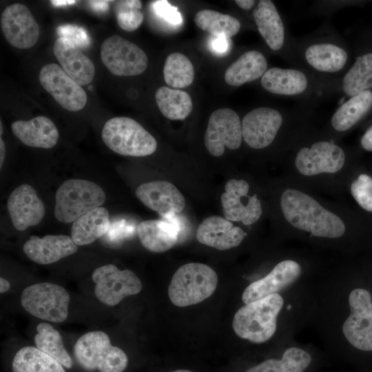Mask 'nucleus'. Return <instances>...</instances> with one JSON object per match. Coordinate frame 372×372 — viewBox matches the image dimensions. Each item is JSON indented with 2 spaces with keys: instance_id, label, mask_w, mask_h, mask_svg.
Returning <instances> with one entry per match:
<instances>
[{
  "instance_id": "obj_1",
  "label": "nucleus",
  "mask_w": 372,
  "mask_h": 372,
  "mask_svg": "<svg viewBox=\"0 0 372 372\" xmlns=\"http://www.w3.org/2000/svg\"><path fill=\"white\" fill-rule=\"evenodd\" d=\"M295 45L300 68L320 78L338 79L351 67L348 47L330 24L295 38Z\"/></svg>"
},
{
  "instance_id": "obj_2",
  "label": "nucleus",
  "mask_w": 372,
  "mask_h": 372,
  "mask_svg": "<svg viewBox=\"0 0 372 372\" xmlns=\"http://www.w3.org/2000/svg\"><path fill=\"white\" fill-rule=\"evenodd\" d=\"M280 206L288 223L314 236L337 238L345 232V225L338 216L299 190L285 189L281 195Z\"/></svg>"
},
{
  "instance_id": "obj_3",
  "label": "nucleus",
  "mask_w": 372,
  "mask_h": 372,
  "mask_svg": "<svg viewBox=\"0 0 372 372\" xmlns=\"http://www.w3.org/2000/svg\"><path fill=\"white\" fill-rule=\"evenodd\" d=\"M260 79L265 91L278 96L313 102L331 95L326 79L296 67L270 68Z\"/></svg>"
},
{
  "instance_id": "obj_4",
  "label": "nucleus",
  "mask_w": 372,
  "mask_h": 372,
  "mask_svg": "<svg viewBox=\"0 0 372 372\" xmlns=\"http://www.w3.org/2000/svg\"><path fill=\"white\" fill-rule=\"evenodd\" d=\"M283 299L273 293L245 304L235 313L232 327L241 338L254 343L269 340L276 329V318L283 306Z\"/></svg>"
},
{
  "instance_id": "obj_5",
  "label": "nucleus",
  "mask_w": 372,
  "mask_h": 372,
  "mask_svg": "<svg viewBox=\"0 0 372 372\" xmlns=\"http://www.w3.org/2000/svg\"><path fill=\"white\" fill-rule=\"evenodd\" d=\"M218 285L216 271L208 265L189 262L174 273L168 287L171 302L177 307L198 304L211 296Z\"/></svg>"
},
{
  "instance_id": "obj_6",
  "label": "nucleus",
  "mask_w": 372,
  "mask_h": 372,
  "mask_svg": "<svg viewBox=\"0 0 372 372\" xmlns=\"http://www.w3.org/2000/svg\"><path fill=\"white\" fill-rule=\"evenodd\" d=\"M74 354L79 364L87 371L123 372L128 363L125 353L112 346L107 334L101 331L81 336L74 346Z\"/></svg>"
},
{
  "instance_id": "obj_7",
  "label": "nucleus",
  "mask_w": 372,
  "mask_h": 372,
  "mask_svg": "<svg viewBox=\"0 0 372 372\" xmlns=\"http://www.w3.org/2000/svg\"><path fill=\"white\" fill-rule=\"evenodd\" d=\"M106 198L103 189L87 180H67L58 188L54 214L63 223H70L85 213L101 207Z\"/></svg>"
},
{
  "instance_id": "obj_8",
  "label": "nucleus",
  "mask_w": 372,
  "mask_h": 372,
  "mask_svg": "<svg viewBox=\"0 0 372 372\" xmlns=\"http://www.w3.org/2000/svg\"><path fill=\"white\" fill-rule=\"evenodd\" d=\"M103 142L113 152L130 156H145L153 154L157 142L135 120L118 116L109 119L101 132Z\"/></svg>"
},
{
  "instance_id": "obj_9",
  "label": "nucleus",
  "mask_w": 372,
  "mask_h": 372,
  "mask_svg": "<svg viewBox=\"0 0 372 372\" xmlns=\"http://www.w3.org/2000/svg\"><path fill=\"white\" fill-rule=\"evenodd\" d=\"M257 29L269 49L285 61L298 68L295 38L289 33L286 20L271 0H260L252 11Z\"/></svg>"
},
{
  "instance_id": "obj_10",
  "label": "nucleus",
  "mask_w": 372,
  "mask_h": 372,
  "mask_svg": "<svg viewBox=\"0 0 372 372\" xmlns=\"http://www.w3.org/2000/svg\"><path fill=\"white\" fill-rule=\"evenodd\" d=\"M70 296L61 286L40 282L27 287L21 295L23 308L41 320L62 322L68 315Z\"/></svg>"
},
{
  "instance_id": "obj_11",
  "label": "nucleus",
  "mask_w": 372,
  "mask_h": 372,
  "mask_svg": "<svg viewBox=\"0 0 372 372\" xmlns=\"http://www.w3.org/2000/svg\"><path fill=\"white\" fill-rule=\"evenodd\" d=\"M92 278L95 283L94 294L102 303L115 306L123 298L136 295L142 289V282L131 270H120L112 264L96 268Z\"/></svg>"
},
{
  "instance_id": "obj_12",
  "label": "nucleus",
  "mask_w": 372,
  "mask_h": 372,
  "mask_svg": "<svg viewBox=\"0 0 372 372\" xmlns=\"http://www.w3.org/2000/svg\"><path fill=\"white\" fill-rule=\"evenodd\" d=\"M101 61L116 76H136L147 66V56L135 43L118 35L106 39L101 47Z\"/></svg>"
},
{
  "instance_id": "obj_13",
  "label": "nucleus",
  "mask_w": 372,
  "mask_h": 372,
  "mask_svg": "<svg viewBox=\"0 0 372 372\" xmlns=\"http://www.w3.org/2000/svg\"><path fill=\"white\" fill-rule=\"evenodd\" d=\"M287 114L280 109L269 106L254 108L242 120V139L252 149H261L275 141Z\"/></svg>"
},
{
  "instance_id": "obj_14",
  "label": "nucleus",
  "mask_w": 372,
  "mask_h": 372,
  "mask_svg": "<svg viewBox=\"0 0 372 372\" xmlns=\"http://www.w3.org/2000/svg\"><path fill=\"white\" fill-rule=\"evenodd\" d=\"M351 313L342 325V332L355 348L372 351V298L364 289L353 290L349 296Z\"/></svg>"
},
{
  "instance_id": "obj_15",
  "label": "nucleus",
  "mask_w": 372,
  "mask_h": 372,
  "mask_svg": "<svg viewBox=\"0 0 372 372\" xmlns=\"http://www.w3.org/2000/svg\"><path fill=\"white\" fill-rule=\"evenodd\" d=\"M346 161V154L338 145L329 141H317L300 147L296 155L295 165L304 176L340 171Z\"/></svg>"
},
{
  "instance_id": "obj_16",
  "label": "nucleus",
  "mask_w": 372,
  "mask_h": 372,
  "mask_svg": "<svg viewBox=\"0 0 372 372\" xmlns=\"http://www.w3.org/2000/svg\"><path fill=\"white\" fill-rule=\"evenodd\" d=\"M242 140V121L234 110L225 107L211 113L205 135V147L211 155L220 156L225 147L237 149Z\"/></svg>"
},
{
  "instance_id": "obj_17",
  "label": "nucleus",
  "mask_w": 372,
  "mask_h": 372,
  "mask_svg": "<svg viewBox=\"0 0 372 372\" xmlns=\"http://www.w3.org/2000/svg\"><path fill=\"white\" fill-rule=\"evenodd\" d=\"M43 87L64 109L77 112L87 103V95L81 86L56 63L43 66L39 72Z\"/></svg>"
},
{
  "instance_id": "obj_18",
  "label": "nucleus",
  "mask_w": 372,
  "mask_h": 372,
  "mask_svg": "<svg viewBox=\"0 0 372 372\" xmlns=\"http://www.w3.org/2000/svg\"><path fill=\"white\" fill-rule=\"evenodd\" d=\"M249 185L240 179H230L225 185L221 195L224 217L229 221L241 222L246 225L256 223L262 209L257 196H249Z\"/></svg>"
},
{
  "instance_id": "obj_19",
  "label": "nucleus",
  "mask_w": 372,
  "mask_h": 372,
  "mask_svg": "<svg viewBox=\"0 0 372 372\" xmlns=\"http://www.w3.org/2000/svg\"><path fill=\"white\" fill-rule=\"evenodd\" d=\"M1 27L7 41L17 48H30L39 37V25L28 7L22 3L12 4L3 10Z\"/></svg>"
},
{
  "instance_id": "obj_20",
  "label": "nucleus",
  "mask_w": 372,
  "mask_h": 372,
  "mask_svg": "<svg viewBox=\"0 0 372 372\" xmlns=\"http://www.w3.org/2000/svg\"><path fill=\"white\" fill-rule=\"evenodd\" d=\"M162 220H147L139 223L137 234L142 245L147 250L161 253L173 247L185 228L177 214L164 215Z\"/></svg>"
},
{
  "instance_id": "obj_21",
  "label": "nucleus",
  "mask_w": 372,
  "mask_h": 372,
  "mask_svg": "<svg viewBox=\"0 0 372 372\" xmlns=\"http://www.w3.org/2000/svg\"><path fill=\"white\" fill-rule=\"evenodd\" d=\"M7 207L13 226L19 231L38 225L45 212L35 189L28 184L21 185L12 191L8 198Z\"/></svg>"
},
{
  "instance_id": "obj_22",
  "label": "nucleus",
  "mask_w": 372,
  "mask_h": 372,
  "mask_svg": "<svg viewBox=\"0 0 372 372\" xmlns=\"http://www.w3.org/2000/svg\"><path fill=\"white\" fill-rule=\"evenodd\" d=\"M137 198L147 207L161 216L181 212L185 205L183 195L172 183L154 180L140 185L136 189Z\"/></svg>"
},
{
  "instance_id": "obj_23",
  "label": "nucleus",
  "mask_w": 372,
  "mask_h": 372,
  "mask_svg": "<svg viewBox=\"0 0 372 372\" xmlns=\"http://www.w3.org/2000/svg\"><path fill=\"white\" fill-rule=\"evenodd\" d=\"M301 267L294 260H285L278 263L265 277L246 287L242 300L247 304L286 288L300 275Z\"/></svg>"
},
{
  "instance_id": "obj_24",
  "label": "nucleus",
  "mask_w": 372,
  "mask_h": 372,
  "mask_svg": "<svg viewBox=\"0 0 372 372\" xmlns=\"http://www.w3.org/2000/svg\"><path fill=\"white\" fill-rule=\"evenodd\" d=\"M78 246L66 235H46L30 237L23 247L25 254L40 265L54 263L76 252Z\"/></svg>"
},
{
  "instance_id": "obj_25",
  "label": "nucleus",
  "mask_w": 372,
  "mask_h": 372,
  "mask_svg": "<svg viewBox=\"0 0 372 372\" xmlns=\"http://www.w3.org/2000/svg\"><path fill=\"white\" fill-rule=\"evenodd\" d=\"M246 236L239 227L218 216L206 218L198 225L196 239L203 245L219 250H227L238 246Z\"/></svg>"
},
{
  "instance_id": "obj_26",
  "label": "nucleus",
  "mask_w": 372,
  "mask_h": 372,
  "mask_svg": "<svg viewBox=\"0 0 372 372\" xmlns=\"http://www.w3.org/2000/svg\"><path fill=\"white\" fill-rule=\"evenodd\" d=\"M329 80L332 94L350 98L372 89V51L357 55L344 75L338 79Z\"/></svg>"
},
{
  "instance_id": "obj_27",
  "label": "nucleus",
  "mask_w": 372,
  "mask_h": 372,
  "mask_svg": "<svg viewBox=\"0 0 372 372\" xmlns=\"http://www.w3.org/2000/svg\"><path fill=\"white\" fill-rule=\"evenodd\" d=\"M53 50L63 70L78 84L86 85L95 74V67L90 58L69 40L59 37Z\"/></svg>"
},
{
  "instance_id": "obj_28",
  "label": "nucleus",
  "mask_w": 372,
  "mask_h": 372,
  "mask_svg": "<svg viewBox=\"0 0 372 372\" xmlns=\"http://www.w3.org/2000/svg\"><path fill=\"white\" fill-rule=\"evenodd\" d=\"M12 131L23 143L28 146L49 149L59 139V131L52 121L43 116L29 121H16L12 123Z\"/></svg>"
},
{
  "instance_id": "obj_29",
  "label": "nucleus",
  "mask_w": 372,
  "mask_h": 372,
  "mask_svg": "<svg viewBox=\"0 0 372 372\" xmlns=\"http://www.w3.org/2000/svg\"><path fill=\"white\" fill-rule=\"evenodd\" d=\"M268 69V61L262 52L246 51L227 69L225 81L229 85L240 86L260 79Z\"/></svg>"
},
{
  "instance_id": "obj_30",
  "label": "nucleus",
  "mask_w": 372,
  "mask_h": 372,
  "mask_svg": "<svg viewBox=\"0 0 372 372\" xmlns=\"http://www.w3.org/2000/svg\"><path fill=\"white\" fill-rule=\"evenodd\" d=\"M372 109V89L363 91L342 103L330 118L331 129L338 133L351 129Z\"/></svg>"
},
{
  "instance_id": "obj_31",
  "label": "nucleus",
  "mask_w": 372,
  "mask_h": 372,
  "mask_svg": "<svg viewBox=\"0 0 372 372\" xmlns=\"http://www.w3.org/2000/svg\"><path fill=\"white\" fill-rule=\"evenodd\" d=\"M110 227L107 210L105 207H96L73 222L71 238L77 246L88 245L105 235Z\"/></svg>"
},
{
  "instance_id": "obj_32",
  "label": "nucleus",
  "mask_w": 372,
  "mask_h": 372,
  "mask_svg": "<svg viewBox=\"0 0 372 372\" xmlns=\"http://www.w3.org/2000/svg\"><path fill=\"white\" fill-rule=\"evenodd\" d=\"M12 372H65L56 360L37 347H25L14 355Z\"/></svg>"
},
{
  "instance_id": "obj_33",
  "label": "nucleus",
  "mask_w": 372,
  "mask_h": 372,
  "mask_svg": "<svg viewBox=\"0 0 372 372\" xmlns=\"http://www.w3.org/2000/svg\"><path fill=\"white\" fill-rule=\"evenodd\" d=\"M155 99L161 112L170 120H183L192 110L191 96L185 91L161 86Z\"/></svg>"
},
{
  "instance_id": "obj_34",
  "label": "nucleus",
  "mask_w": 372,
  "mask_h": 372,
  "mask_svg": "<svg viewBox=\"0 0 372 372\" xmlns=\"http://www.w3.org/2000/svg\"><path fill=\"white\" fill-rule=\"evenodd\" d=\"M196 25L216 37L230 38L240 30L241 23L236 18L215 10L204 9L194 17Z\"/></svg>"
},
{
  "instance_id": "obj_35",
  "label": "nucleus",
  "mask_w": 372,
  "mask_h": 372,
  "mask_svg": "<svg viewBox=\"0 0 372 372\" xmlns=\"http://www.w3.org/2000/svg\"><path fill=\"white\" fill-rule=\"evenodd\" d=\"M34 335L36 347L56 360L63 366L72 367V360L65 350L61 335L51 324L39 323Z\"/></svg>"
},
{
  "instance_id": "obj_36",
  "label": "nucleus",
  "mask_w": 372,
  "mask_h": 372,
  "mask_svg": "<svg viewBox=\"0 0 372 372\" xmlns=\"http://www.w3.org/2000/svg\"><path fill=\"white\" fill-rule=\"evenodd\" d=\"M311 361L310 355L298 347L287 349L281 360L269 359L246 372H302Z\"/></svg>"
},
{
  "instance_id": "obj_37",
  "label": "nucleus",
  "mask_w": 372,
  "mask_h": 372,
  "mask_svg": "<svg viewBox=\"0 0 372 372\" xmlns=\"http://www.w3.org/2000/svg\"><path fill=\"white\" fill-rule=\"evenodd\" d=\"M165 83L174 88H185L194 79V69L191 61L183 54L174 52L166 59L163 67Z\"/></svg>"
},
{
  "instance_id": "obj_38",
  "label": "nucleus",
  "mask_w": 372,
  "mask_h": 372,
  "mask_svg": "<svg viewBox=\"0 0 372 372\" xmlns=\"http://www.w3.org/2000/svg\"><path fill=\"white\" fill-rule=\"evenodd\" d=\"M141 7V1L138 0L116 1L114 11L119 27L127 32L136 30L143 21Z\"/></svg>"
},
{
  "instance_id": "obj_39",
  "label": "nucleus",
  "mask_w": 372,
  "mask_h": 372,
  "mask_svg": "<svg viewBox=\"0 0 372 372\" xmlns=\"http://www.w3.org/2000/svg\"><path fill=\"white\" fill-rule=\"evenodd\" d=\"M351 192L362 209L372 212V178L370 176L360 174L351 183Z\"/></svg>"
},
{
  "instance_id": "obj_40",
  "label": "nucleus",
  "mask_w": 372,
  "mask_h": 372,
  "mask_svg": "<svg viewBox=\"0 0 372 372\" xmlns=\"http://www.w3.org/2000/svg\"><path fill=\"white\" fill-rule=\"evenodd\" d=\"M59 37L69 40L79 49L89 48L91 43L87 32L77 25L65 24L59 25L56 29Z\"/></svg>"
},
{
  "instance_id": "obj_41",
  "label": "nucleus",
  "mask_w": 372,
  "mask_h": 372,
  "mask_svg": "<svg viewBox=\"0 0 372 372\" xmlns=\"http://www.w3.org/2000/svg\"><path fill=\"white\" fill-rule=\"evenodd\" d=\"M153 10L161 18L172 25L182 22V17L176 7L166 0L156 1L152 3Z\"/></svg>"
},
{
  "instance_id": "obj_42",
  "label": "nucleus",
  "mask_w": 372,
  "mask_h": 372,
  "mask_svg": "<svg viewBox=\"0 0 372 372\" xmlns=\"http://www.w3.org/2000/svg\"><path fill=\"white\" fill-rule=\"evenodd\" d=\"M349 4L347 1H318L313 3L311 10L316 13L330 14Z\"/></svg>"
},
{
  "instance_id": "obj_43",
  "label": "nucleus",
  "mask_w": 372,
  "mask_h": 372,
  "mask_svg": "<svg viewBox=\"0 0 372 372\" xmlns=\"http://www.w3.org/2000/svg\"><path fill=\"white\" fill-rule=\"evenodd\" d=\"M132 229H130L125 220H118L116 223H110V227L105 235H108L111 241H118L120 239L129 236Z\"/></svg>"
},
{
  "instance_id": "obj_44",
  "label": "nucleus",
  "mask_w": 372,
  "mask_h": 372,
  "mask_svg": "<svg viewBox=\"0 0 372 372\" xmlns=\"http://www.w3.org/2000/svg\"><path fill=\"white\" fill-rule=\"evenodd\" d=\"M229 39L226 37H216L212 40V50L220 54H225L229 51Z\"/></svg>"
},
{
  "instance_id": "obj_45",
  "label": "nucleus",
  "mask_w": 372,
  "mask_h": 372,
  "mask_svg": "<svg viewBox=\"0 0 372 372\" xmlns=\"http://www.w3.org/2000/svg\"><path fill=\"white\" fill-rule=\"evenodd\" d=\"M360 144L362 147L368 152H372V125L362 135Z\"/></svg>"
},
{
  "instance_id": "obj_46",
  "label": "nucleus",
  "mask_w": 372,
  "mask_h": 372,
  "mask_svg": "<svg viewBox=\"0 0 372 372\" xmlns=\"http://www.w3.org/2000/svg\"><path fill=\"white\" fill-rule=\"evenodd\" d=\"M109 1H89L90 7L97 12H105L109 8Z\"/></svg>"
},
{
  "instance_id": "obj_47",
  "label": "nucleus",
  "mask_w": 372,
  "mask_h": 372,
  "mask_svg": "<svg viewBox=\"0 0 372 372\" xmlns=\"http://www.w3.org/2000/svg\"><path fill=\"white\" fill-rule=\"evenodd\" d=\"M235 3L244 10H250L252 8L254 9L256 1L254 0H236Z\"/></svg>"
},
{
  "instance_id": "obj_48",
  "label": "nucleus",
  "mask_w": 372,
  "mask_h": 372,
  "mask_svg": "<svg viewBox=\"0 0 372 372\" xmlns=\"http://www.w3.org/2000/svg\"><path fill=\"white\" fill-rule=\"evenodd\" d=\"M76 1L74 0H66V1H61V0H53L51 1L52 4L55 7H61L64 6H68L74 4Z\"/></svg>"
},
{
  "instance_id": "obj_49",
  "label": "nucleus",
  "mask_w": 372,
  "mask_h": 372,
  "mask_svg": "<svg viewBox=\"0 0 372 372\" xmlns=\"http://www.w3.org/2000/svg\"><path fill=\"white\" fill-rule=\"evenodd\" d=\"M10 287V282L3 278H0V292L1 293H6Z\"/></svg>"
},
{
  "instance_id": "obj_50",
  "label": "nucleus",
  "mask_w": 372,
  "mask_h": 372,
  "mask_svg": "<svg viewBox=\"0 0 372 372\" xmlns=\"http://www.w3.org/2000/svg\"><path fill=\"white\" fill-rule=\"evenodd\" d=\"M6 155V147L3 141L0 138V167H2V165L4 161Z\"/></svg>"
},
{
  "instance_id": "obj_51",
  "label": "nucleus",
  "mask_w": 372,
  "mask_h": 372,
  "mask_svg": "<svg viewBox=\"0 0 372 372\" xmlns=\"http://www.w3.org/2000/svg\"><path fill=\"white\" fill-rule=\"evenodd\" d=\"M171 372H192V371H189V370H185V369H179V370H176V371H174Z\"/></svg>"
},
{
  "instance_id": "obj_52",
  "label": "nucleus",
  "mask_w": 372,
  "mask_h": 372,
  "mask_svg": "<svg viewBox=\"0 0 372 372\" xmlns=\"http://www.w3.org/2000/svg\"><path fill=\"white\" fill-rule=\"evenodd\" d=\"M0 127H1V130H0V134H1H1H2V131H3V129H2V123L1 121V125H0Z\"/></svg>"
}]
</instances>
